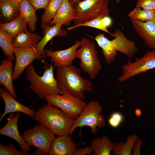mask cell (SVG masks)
Here are the masks:
<instances>
[{
	"instance_id": "obj_1",
	"label": "cell",
	"mask_w": 155,
	"mask_h": 155,
	"mask_svg": "<svg viewBox=\"0 0 155 155\" xmlns=\"http://www.w3.org/2000/svg\"><path fill=\"white\" fill-rule=\"evenodd\" d=\"M56 70L60 94H69L83 100L85 92L92 91V82L82 77L81 70L74 65L57 67Z\"/></svg>"
},
{
	"instance_id": "obj_2",
	"label": "cell",
	"mask_w": 155,
	"mask_h": 155,
	"mask_svg": "<svg viewBox=\"0 0 155 155\" xmlns=\"http://www.w3.org/2000/svg\"><path fill=\"white\" fill-rule=\"evenodd\" d=\"M112 40H109L104 34L99 33L94 38L98 45L102 49L104 59L109 65L115 59L117 52L126 55L129 59L135 57V53L138 50L135 42L128 39L124 33L119 29L116 30Z\"/></svg>"
},
{
	"instance_id": "obj_3",
	"label": "cell",
	"mask_w": 155,
	"mask_h": 155,
	"mask_svg": "<svg viewBox=\"0 0 155 155\" xmlns=\"http://www.w3.org/2000/svg\"><path fill=\"white\" fill-rule=\"evenodd\" d=\"M34 120L58 135H69L75 119L66 116L59 109L47 103L35 112Z\"/></svg>"
},
{
	"instance_id": "obj_4",
	"label": "cell",
	"mask_w": 155,
	"mask_h": 155,
	"mask_svg": "<svg viewBox=\"0 0 155 155\" xmlns=\"http://www.w3.org/2000/svg\"><path fill=\"white\" fill-rule=\"evenodd\" d=\"M42 75L40 76L35 71L32 63L26 68V78L30 83V88L40 99L48 96L60 94L58 83L53 73L51 64H45Z\"/></svg>"
},
{
	"instance_id": "obj_5",
	"label": "cell",
	"mask_w": 155,
	"mask_h": 155,
	"mask_svg": "<svg viewBox=\"0 0 155 155\" xmlns=\"http://www.w3.org/2000/svg\"><path fill=\"white\" fill-rule=\"evenodd\" d=\"M80 40L81 47L76 51V58L80 61L81 69L88 74L90 79H94L102 69L96 45L86 38H82Z\"/></svg>"
},
{
	"instance_id": "obj_6",
	"label": "cell",
	"mask_w": 155,
	"mask_h": 155,
	"mask_svg": "<svg viewBox=\"0 0 155 155\" xmlns=\"http://www.w3.org/2000/svg\"><path fill=\"white\" fill-rule=\"evenodd\" d=\"M55 135L49 128L40 124L27 129L22 136L29 146L36 147L33 155H47L49 154L51 145L55 138Z\"/></svg>"
},
{
	"instance_id": "obj_7",
	"label": "cell",
	"mask_w": 155,
	"mask_h": 155,
	"mask_svg": "<svg viewBox=\"0 0 155 155\" xmlns=\"http://www.w3.org/2000/svg\"><path fill=\"white\" fill-rule=\"evenodd\" d=\"M110 0H84L78 3L75 8L74 25L99 17L109 16Z\"/></svg>"
},
{
	"instance_id": "obj_8",
	"label": "cell",
	"mask_w": 155,
	"mask_h": 155,
	"mask_svg": "<svg viewBox=\"0 0 155 155\" xmlns=\"http://www.w3.org/2000/svg\"><path fill=\"white\" fill-rule=\"evenodd\" d=\"M102 111V106L98 101L93 100L86 103L82 113L75 119L70 135L77 127L82 128L84 126L90 127L93 134L96 133L98 128H103L106 124L104 117L101 114Z\"/></svg>"
},
{
	"instance_id": "obj_9",
	"label": "cell",
	"mask_w": 155,
	"mask_h": 155,
	"mask_svg": "<svg viewBox=\"0 0 155 155\" xmlns=\"http://www.w3.org/2000/svg\"><path fill=\"white\" fill-rule=\"evenodd\" d=\"M44 99L47 103L59 109L67 117L73 119L81 114L86 104L83 100L68 94L49 96Z\"/></svg>"
},
{
	"instance_id": "obj_10",
	"label": "cell",
	"mask_w": 155,
	"mask_h": 155,
	"mask_svg": "<svg viewBox=\"0 0 155 155\" xmlns=\"http://www.w3.org/2000/svg\"><path fill=\"white\" fill-rule=\"evenodd\" d=\"M155 68V50L149 51L140 58H136L132 62L128 59L126 64L122 66L123 74L118 78L120 82L141 73Z\"/></svg>"
},
{
	"instance_id": "obj_11",
	"label": "cell",
	"mask_w": 155,
	"mask_h": 155,
	"mask_svg": "<svg viewBox=\"0 0 155 155\" xmlns=\"http://www.w3.org/2000/svg\"><path fill=\"white\" fill-rule=\"evenodd\" d=\"M14 54L16 62L13 73V81L19 78L25 69L34 60L42 58L38 53L36 47L14 48Z\"/></svg>"
},
{
	"instance_id": "obj_12",
	"label": "cell",
	"mask_w": 155,
	"mask_h": 155,
	"mask_svg": "<svg viewBox=\"0 0 155 155\" xmlns=\"http://www.w3.org/2000/svg\"><path fill=\"white\" fill-rule=\"evenodd\" d=\"M81 43V40H76L73 45L67 49L55 51L45 50V52L46 56L51 58L54 67L69 65L76 58V51Z\"/></svg>"
},
{
	"instance_id": "obj_13",
	"label": "cell",
	"mask_w": 155,
	"mask_h": 155,
	"mask_svg": "<svg viewBox=\"0 0 155 155\" xmlns=\"http://www.w3.org/2000/svg\"><path fill=\"white\" fill-rule=\"evenodd\" d=\"M130 20L135 31L146 45L155 50V18L146 22Z\"/></svg>"
},
{
	"instance_id": "obj_14",
	"label": "cell",
	"mask_w": 155,
	"mask_h": 155,
	"mask_svg": "<svg viewBox=\"0 0 155 155\" xmlns=\"http://www.w3.org/2000/svg\"><path fill=\"white\" fill-rule=\"evenodd\" d=\"M20 116L19 112L10 113L5 125L0 129V134L13 138L24 150L29 151L31 148L24 141L20 135L18 128V122Z\"/></svg>"
},
{
	"instance_id": "obj_15",
	"label": "cell",
	"mask_w": 155,
	"mask_h": 155,
	"mask_svg": "<svg viewBox=\"0 0 155 155\" xmlns=\"http://www.w3.org/2000/svg\"><path fill=\"white\" fill-rule=\"evenodd\" d=\"M7 91L6 89L0 88V96L5 105V111L0 117V122L7 114L16 112L23 113L34 119L35 113L34 110L18 102Z\"/></svg>"
},
{
	"instance_id": "obj_16",
	"label": "cell",
	"mask_w": 155,
	"mask_h": 155,
	"mask_svg": "<svg viewBox=\"0 0 155 155\" xmlns=\"http://www.w3.org/2000/svg\"><path fill=\"white\" fill-rule=\"evenodd\" d=\"M69 135H58L51 145L49 154L74 155L77 145L73 141Z\"/></svg>"
},
{
	"instance_id": "obj_17",
	"label": "cell",
	"mask_w": 155,
	"mask_h": 155,
	"mask_svg": "<svg viewBox=\"0 0 155 155\" xmlns=\"http://www.w3.org/2000/svg\"><path fill=\"white\" fill-rule=\"evenodd\" d=\"M62 24H57L52 26L48 25H41L43 30L44 35L36 47L38 52L42 58L46 57L44 48L48 42L56 36H65L67 32L61 27Z\"/></svg>"
},
{
	"instance_id": "obj_18",
	"label": "cell",
	"mask_w": 155,
	"mask_h": 155,
	"mask_svg": "<svg viewBox=\"0 0 155 155\" xmlns=\"http://www.w3.org/2000/svg\"><path fill=\"white\" fill-rule=\"evenodd\" d=\"M75 13L73 8L68 0H63L60 7L49 25L61 24L68 26L73 21Z\"/></svg>"
},
{
	"instance_id": "obj_19",
	"label": "cell",
	"mask_w": 155,
	"mask_h": 155,
	"mask_svg": "<svg viewBox=\"0 0 155 155\" xmlns=\"http://www.w3.org/2000/svg\"><path fill=\"white\" fill-rule=\"evenodd\" d=\"M13 64L12 61L8 59L1 61L0 65V83L5 88L11 96L16 98V93L13 84Z\"/></svg>"
},
{
	"instance_id": "obj_20",
	"label": "cell",
	"mask_w": 155,
	"mask_h": 155,
	"mask_svg": "<svg viewBox=\"0 0 155 155\" xmlns=\"http://www.w3.org/2000/svg\"><path fill=\"white\" fill-rule=\"evenodd\" d=\"M42 37L36 33L28 31L22 32L14 38L13 44L14 48H25L36 47Z\"/></svg>"
},
{
	"instance_id": "obj_21",
	"label": "cell",
	"mask_w": 155,
	"mask_h": 155,
	"mask_svg": "<svg viewBox=\"0 0 155 155\" xmlns=\"http://www.w3.org/2000/svg\"><path fill=\"white\" fill-rule=\"evenodd\" d=\"M28 23L20 15L15 19L9 22L0 23V28L6 32L14 39L18 34L28 30Z\"/></svg>"
},
{
	"instance_id": "obj_22",
	"label": "cell",
	"mask_w": 155,
	"mask_h": 155,
	"mask_svg": "<svg viewBox=\"0 0 155 155\" xmlns=\"http://www.w3.org/2000/svg\"><path fill=\"white\" fill-rule=\"evenodd\" d=\"M20 5V15L28 24L29 31H34L38 21L35 13L36 10L28 0H24Z\"/></svg>"
},
{
	"instance_id": "obj_23",
	"label": "cell",
	"mask_w": 155,
	"mask_h": 155,
	"mask_svg": "<svg viewBox=\"0 0 155 155\" xmlns=\"http://www.w3.org/2000/svg\"><path fill=\"white\" fill-rule=\"evenodd\" d=\"M0 8L1 16L8 22L20 15V3L11 0H0Z\"/></svg>"
},
{
	"instance_id": "obj_24",
	"label": "cell",
	"mask_w": 155,
	"mask_h": 155,
	"mask_svg": "<svg viewBox=\"0 0 155 155\" xmlns=\"http://www.w3.org/2000/svg\"><path fill=\"white\" fill-rule=\"evenodd\" d=\"M115 144L105 135L101 138L98 137L93 140L91 146L93 150V155H110L113 150Z\"/></svg>"
},
{
	"instance_id": "obj_25",
	"label": "cell",
	"mask_w": 155,
	"mask_h": 155,
	"mask_svg": "<svg viewBox=\"0 0 155 155\" xmlns=\"http://www.w3.org/2000/svg\"><path fill=\"white\" fill-rule=\"evenodd\" d=\"M13 38L6 32L0 28V46L8 59L14 60V47L13 41Z\"/></svg>"
},
{
	"instance_id": "obj_26",
	"label": "cell",
	"mask_w": 155,
	"mask_h": 155,
	"mask_svg": "<svg viewBox=\"0 0 155 155\" xmlns=\"http://www.w3.org/2000/svg\"><path fill=\"white\" fill-rule=\"evenodd\" d=\"M135 134L129 135L125 143L121 142L115 144L113 153L115 155H130L133 146L138 139Z\"/></svg>"
},
{
	"instance_id": "obj_27",
	"label": "cell",
	"mask_w": 155,
	"mask_h": 155,
	"mask_svg": "<svg viewBox=\"0 0 155 155\" xmlns=\"http://www.w3.org/2000/svg\"><path fill=\"white\" fill-rule=\"evenodd\" d=\"M63 0H51L41 18V25L49 24Z\"/></svg>"
},
{
	"instance_id": "obj_28",
	"label": "cell",
	"mask_w": 155,
	"mask_h": 155,
	"mask_svg": "<svg viewBox=\"0 0 155 155\" xmlns=\"http://www.w3.org/2000/svg\"><path fill=\"white\" fill-rule=\"evenodd\" d=\"M127 15L130 19L146 22L155 18V11L142 9L136 7Z\"/></svg>"
},
{
	"instance_id": "obj_29",
	"label": "cell",
	"mask_w": 155,
	"mask_h": 155,
	"mask_svg": "<svg viewBox=\"0 0 155 155\" xmlns=\"http://www.w3.org/2000/svg\"><path fill=\"white\" fill-rule=\"evenodd\" d=\"M103 18L99 17L82 24L74 25L67 28L68 30H73L78 27L82 26L90 27L101 30L113 37V33H111L107 28L103 24L102 19Z\"/></svg>"
},
{
	"instance_id": "obj_30",
	"label": "cell",
	"mask_w": 155,
	"mask_h": 155,
	"mask_svg": "<svg viewBox=\"0 0 155 155\" xmlns=\"http://www.w3.org/2000/svg\"><path fill=\"white\" fill-rule=\"evenodd\" d=\"M29 151L24 150L19 151L14 144H9L7 146L0 144V155H28Z\"/></svg>"
},
{
	"instance_id": "obj_31",
	"label": "cell",
	"mask_w": 155,
	"mask_h": 155,
	"mask_svg": "<svg viewBox=\"0 0 155 155\" xmlns=\"http://www.w3.org/2000/svg\"><path fill=\"white\" fill-rule=\"evenodd\" d=\"M124 117L121 112L115 111L112 113L108 119L109 125L114 128L119 127L124 121Z\"/></svg>"
},
{
	"instance_id": "obj_32",
	"label": "cell",
	"mask_w": 155,
	"mask_h": 155,
	"mask_svg": "<svg viewBox=\"0 0 155 155\" xmlns=\"http://www.w3.org/2000/svg\"><path fill=\"white\" fill-rule=\"evenodd\" d=\"M136 7L148 10H155V0H137Z\"/></svg>"
},
{
	"instance_id": "obj_33",
	"label": "cell",
	"mask_w": 155,
	"mask_h": 155,
	"mask_svg": "<svg viewBox=\"0 0 155 155\" xmlns=\"http://www.w3.org/2000/svg\"><path fill=\"white\" fill-rule=\"evenodd\" d=\"M36 11L40 9H45L48 5L51 0H28Z\"/></svg>"
},
{
	"instance_id": "obj_34",
	"label": "cell",
	"mask_w": 155,
	"mask_h": 155,
	"mask_svg": "<svg viewBox=\"0 0 155 155\" xmlns=\"http://www.w3.org/2000/svg\"><path fill=\"white\" fill-rule=\"evenodd\" d=\"M93 153V150L91 146H85L83 148H77L74 155H85L91 154Z\"/></svg>"
},
{
	"instance_id": "obj_35",
	"label": "cell",
	"mask_w": 155,
	"mask_h": 155,
	"mask_svg": "<svg viewBox=\"0 0 155 155\" xmlns=\"http://www.w3.org/2000/svg\"><path fill=\"white\" fill-rule=\"evenodd\" d=\"M143 142V140L139 138H138L136 141L133 148L132 154L133 155H140L141 154L140 148Z\"/></svg>"
},
{
	"instance_id": "obj_36",
	"label": "cell",
	"mask_w": 155,
	"mask_h": 155,
	"mask_svg": "<svg viewBox=\"0 0 155 155\" xmlns=\"http://www.w3.org/2000/svg\"><path fill=\"white\" fill-rule=\"evenodd\" d=\"M102 22L103 25L107 28L111 25L112 21L111 18L108 16L103 18L102 19Z\"/></svg>"
},
{
	"instance_id": "obj_37",
	"label": "cell",
	"mask_w": 155,
	"mask_h": 155,
	"mask_svg": "<svg viewBox=\"0 0 155 155\" xmlns=\"http://www.w3.org/2000/svg\"><path fill=\"white\" fill-rule=\"evenodd\" d=\"M72 7L75 8L79 2L82 0H68Z\"/></svg>"
},
{
	"instance_id": "obj_38",
	"label": "cell",
	"mask_w": 155,
	"mask_h": 155,
	"mask_svg": "<svg viewBox=\"0 0 155 155\" xmlns=\"http://www.w3.org/2000/svg\"><path fill=\"white\" fill-rule=\"evenodd\" d=\"M142 111L139 109H137L135 111V114L138 117L140 116L142 114Z\"/></svg>"
},
{
	"instance_id": "obj_39",
	"label": "cell",
	"mask_w": 155,
	"mask_h": 155,
	"mask_svg": "<svg viewBox=\"0 0 155 155\" xmlns=\"http://www.w3.org/2000/svg\"><path fill=\"white\" fill-rule=\"evenodd\" d=\"M11 0L20 3L21 2H22V1H23L24 0Z\"/></svg>"
},
{
	"instance_id": "obj_40",
	"label": "cell",
	"mask_w": 155,
	"mask_h": 155,
	"mask_svg": "<svg viewBox=\"0 0 155 155\" xmlns=\"http://www.w3.org/2000/svg\"><path fill=\"white\" fill-rule=\"evenodd\" d=\"M115 1L117 3H119L120 0H115Z\"/></svg>"
},
{
	"instance_id": "obj_41",
	"label": "cell",
	"mask_w": 155,
	"mask_h": 155,
	"mask_svg": "<svg viewBox=\"0 0 155 155\" xmlns=\"http://www.w3.org/2000/svg\"></svg>"
}]
</instances>
